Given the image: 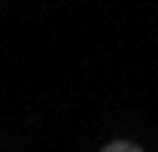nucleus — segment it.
<instances>
[{"mask_svg": "<svg viewBox=\"0 0 158 152\" xmlns=\"http://www.w3.org/2000/svg\"><path fill=\"white\" fill-rule=\"evenodd\" d=\"M100 152H143L137 143H131V140H113L110 146H103Z\"/></svg>", "mask_w": 158, "mask_h": 152, "instance_id": "obj_1", "label": "nucleus"}]
</instances>
